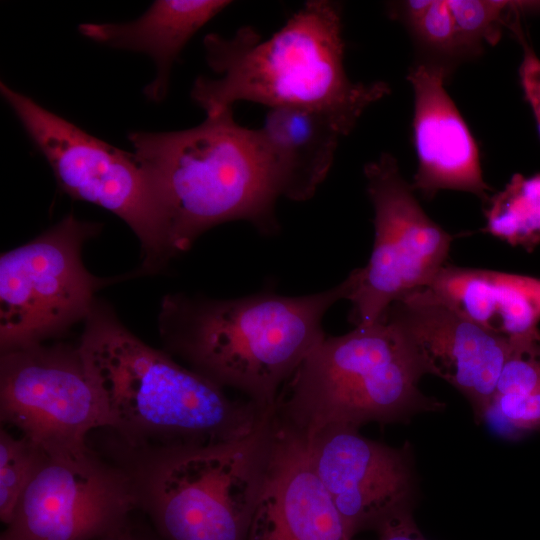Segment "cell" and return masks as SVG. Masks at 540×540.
Instances as JSON below:
<instances>
[{
    "instance_id": "6da1fadb",
    "label": "cell",
    "mask_w": 540,
    "mask_h": 540,
    "mask_svg": "<svg viewBox=\"0 0 540 540\" xmlns=\"http://www.w3.org/2000/svg\"><path fill=\"white\" fill-rule=\"evenodd\" d=\"M77 344L103 428L130 446L211 443L250 434L270 409L225 389L129 331L96 301Z\"/></svg>"
},
{
    "instance_id": "7a4b0ae2",
    "label": "cell",
    "mask_w": 540,
    "mask_h": 540,
    "mask_svg": "<svg viewBox=\"0 0 540 540\" xmlns=\"http://www.w3.org/2000/svg\"><path fill=\"white\" fill-rule=\"evenodd\" d=\"M351 272L322 292L285 296L261 291L234 299L185 294L164 298L159 330L169 354L220 387L274 408L289 379L325 337L322 320L349 299Z\"/></svg>"
},
{
    "instance_id": "3957f363",
    "label": "cell",
    "mask_w": 540,
    "mask_h": 540,
    "mask_svg": "<svg viewBox=\"0 0 540 540\" xmlns=\"http://www.w3.org/2000/svg\"><path fill=\"white\" fill-rule=\"evenodd\" d=\"M128 139L157 199L172 257L224 222L279 232L280 181L259 131L239 125L232 109L190 129L131 132Z\"/></svg>"
},
{
    "instance_id": "277c9868",
    "label": "cell",
    "mask_w": 540,
    "mask_h": 540,
    "mask_svg": "<svg viewBox=\"0 0 540 540\" xmlns=\"http://www.w3.org/2000/svg\"><path fill=\"white\" fill-rule=\"evenodd\" d=\"M206 61L219 76H199L191 98L207 116L251 101L270 108L302 106L332 112L355 126L364 111L390 93L387 83H356L344 67L341 5L307 1L269 39L249 26L234 36L203 40Z\"/></svg>"
},
{
    "instance_id": "5b68a950",
    "label": "cell",
    "mask_w": 540,
    "mask_h": 540,
    "mask_svg": "<svg viewBox=\"0 0 540 540\" xmlns=\"http://www.w3.org/2000/svg\"><path fill=\"white\" fill-rule=\"evenodd\" d=\"M279 434L274 407L241 438L130 446L109 434L103 454L128 474L163 540H246Z\"/></svg>"
},
{
    "instance_id": "8992f818",
    "label": "cell",
    "mask_w": 540,
    "mask_h": 540,
    "mask_svg": "<svg viewBox=\"0 0 540 540\" xmlns=\"http://www.w3.org/2000/svg\"><path fill=\"white\" fill-rule=\"evenodd\" d=\"M422 375L410 342L386 311L371 325L319 342L283 387L275 414L303 440L329 428L406 421L443 408L419 390Z\"/></svg>"
},
{
    "instance_id": "52a82bcc",
    "label": "cell",
    "mask_w": 540,
    "mask_h": 540,
    "mask_svg": "<svg viewBox=\"0 0 540 540\" xmlns=\"http://www.w3.org/2000/svg\"><path fill=\"white\" fill-rule=\"evenodd\" d=\"M0 92L70 197L105 208L138 237L140 272L163 269L173 258L150 181L134 153L123 151L47 110L3 81Z\"/></svg>"
},
{
    "instance_id": "ba28073f",
    "label": "cell",
    "mask_w": 540,
    "mask_h": 540,
    "mask_svg": "<svg viewBox=\"0 0 540 540\" xmlns=\"http://www.w3.org/2000/svg\"><path fill=\"white\" fill-rule=\"evenodd\" d=\"M100 224L73 214L0 258V349L41 344L85 320L94 294L117 278H99L85 268L81 249Z\"/></svg>"
},
{
    "instance_id": "9c48e42d",
    "label": "cell",
    "mask_w": 540,
    "mask_h": 540,
    "mask_svg": "<svg viewBox=\"0 0 540 540\" xmlns=\"http://www.w3.org/2000/svg\"><path fill=\"white\" fill-rule=\"evenodd\" d=\"M375 237L367 265L354 269L350 320L375 323L405 295L427 287L445 266L453 236L421 208L414 189L387 153L364 167Z\"/></svg>"
},
{
    "instance_id": "30bf717a",
    "label": "cell",
    "mask_w": 540,
    "mask_h": 540,
    "mask_svg": "<svg viewBox=\"0 0 540 540\" xmlns=\"http://www.w3.org/2000/svg\"><path fill=\"white\" fill-rule=\"evenodd\" d=\"M137 512L128 474L104 454L44 452L0 540H97Z\"/></svg>"
},
{
    "instance_id": "8fae6325",
    "label": "cell",
    "mask_w": 540,
    "mask_h": 540,
    "mask_svg": "<svg viewBox=\"0 0 540 540\" xmlns=\"http://www.w3.org/2000/svg\"><path fill=\"white\" fill-rule=\"evenodd\" d=\"M0 419L51 455H76L102 429L78 346L43 343L1 352Z\"/></svg>"
},
{
    "instance_id": "7c38bea8",
    "label": "cell",
    "mask_w": 540,
    "mask_h": 540,
    "mask_svg": "<svg viewBox=\"0 0 540 540\" xmlns=\"http://www.w3.org/2000/svg\"><path fill=\"white\" fill-rule=\"evenodd\" d=\"M312 466L346 529H378L409 510L414 477L407 448L362 436L356 429L329 428L304 440Z\"/></svg>"
},
{
    "instance_id": "4fadbf2b",
    "label": "cell",
    "mask_w": 540,
    "mask_h": 540,
    "mask_svg": "<svg viewBox=\"0 0 540 540\" xmlns=\"http://www.w3.org/2000/svg\"><path fill=\"white\" fill-rule=\"evenodd\" d=\"M410 342L424 374H433L469 401L484 421L511 342L462 317L423 289L386 310Z\"/></svg>"
},
{
    "instance_id": "5bb4252c",
    "label": "cell",
    "mask_w": 540,
    "mask_h": 540,
    "mask_svg": "<svg viewBox=\"0 0 540 540\" xmlns=\"http://www.w3.org/2000/svg\"><path fill=\"white\" fill-rule=\"evenodd\" d=\"M446 67L422 63L407 79L414 91L413 135L418 168L411 184L425 197L452 189L485 202L492 191L482 175L476 142L444 88Z\"/></svg>"
},
{
    "instance_id": "9a60e30c",
    "label": "cell",
    "mask_w": 540,
    "mask_h": 540,
    "mask_svg": "<svg viewBox=\"0 0 540 540\" xmlns=\"http://www.w3.org/2000/svg\"><path fill=\"white\" fill-rule=\"evenodd\" d=\"M279 427L273 463L246 540H353L312 466L304 440Z\"/></svg>"
},
{
    "instance_id": "2e32d148",
    "label": "cell",
    "mask_w": 540,
    "mask_h": 540,
    "mask_svg": "<svg viewBox=\"0 0 540 540\" xmlns=\"http://www.w3.org/2000/svg\"><path fill=\"white\" fill-rule=\"evenodd\" d=\"M422 289L511 343L540 340V277L445 265Z\"/></svg>"
},
{
    "instance_id": "e0dca14e",
    "label": "cell",
    "mask_w": 540,
    "mask_h": 540,
    "mask_svg": "<svg viewBox=\"0 0 540 540\" xmlns=\"http://www.w3.org/2000/svg\"><path fill=\"white\" fill-rule=\"evenodd\" d=\"M354 127L326 110L302 106L269 109L258 131L284 198L300 202L314 196L330 171L339 141Z\"/></svg>"
},
{
    "instance_id": "ac0fdd59",
    "label": "cell",
    "mask_w": 540,
    "mask_h": 540,
    "mask_svg": "<svg viewBox=\"0 0 540 540\" xmlns=\"http://www.w3.org/2000/svg\"><path fill=\"white\" fill-rule=\"evenodd\" d=\"M230 4L226 0H158L132 22L84 23L79 31L96 42L149 55L157 71L144 94L159 102L166 96L172 65L184 46Z\"/></svg>"
},
{
    "instance_id": "d6986e66",
    "label": "cell",
    "mask_w": 540,
    "mask_h": 540,
    "mask_svg": "<svg viewBox=\"0 0 540 540\" xmlns=\"http://www.w3.org/2000/svg\"><path fill=\"white\" fill-rule=\"evenodd\" d=\"M486 203L484 232L530 252L540 244V173L514 174Z\"/></svg>"
},
{
    "instance_id": "ffe728a7",
    "label": "cell",
    "mask_w": 540,
    "mask_h": 540,
    "mask_svg": "<svg viewBox=\"0 0 540 540\" xmlns=\"http://www.w3.org/2000/svg\"><path fill=\"white\" fill-rule=\"evenodd\" d=\"M460 54L495 45L504 26L512 28L520 15L540 11V1L448 0Z\"/></svg>"
},
{
    "instance_id": "44dd1931",
    "label": "cell",
    "mask_w": 540,
    "mask_h": 540,
    "mask_svg": "<svg viewBox=\"0 0 540 540\" xmlns=\"http://www.w3.org/2000/svg\"><path fill=\"white\" fill-rule=\"evenodd\" d=\"M44 451L28 438L0 430V519L8 525Z\"/></svg>"
},
{
    "instance_id": "7402d4cb",
    "label": "cell",
    "mask_w": 540,
    "mask_h": 540,
    "mask_svg": "<svg viewBox=\"0 0 540 540\" xmlns=\"http://www.w3.org/2000/svg\"><path fill=\"white\" fill-rule=\"evenodd\" d=\"M484 421L510 439L540 430V393L494 395Z\"/></svg>"
},
{
    "instance_id": "603a6c76",
    "label": "cell",
    "mask_w": 540,
    "mask_h": 540,
    "mask_svg": "<svg viewBox=\"0 0 540 540\" xmlns=\"http://www.w3.org/2000/svg\"><path fill=\"white\" fill-rule=\"evenodd\" d=\"M531 393H540V340L511 343L494 395Z\"/></svg>"
},
{
    "instance_id": "cb8c5ba5",
    "label": "cell",
    "mask_w": 540,
    "mask_h": 540,
    "mask_svg": "<svg viewBox=\"0 0 540 540\" xmlns=\"http://www.w3.org/2000/svg\"><path fill=\"white\" fill-rule=\"evenodd\" d=\"M512 31L519 38L523 47L524 53L519 67V78L540 133V58L528 44L520 24Z\"/></svg>"
},
{
    "instance_id": "d4e9b609",
    "label": "cell",
    "mask_w": 540,
    "mask_h": 540,
    "mask_svg": "<svg viewBox=\"0 0 540 540\" xmlns=\"http://www.w3.org/2000/svg\"><path fill=\"white\" fill-rule=\"evenodd\" d=\"M377 531L379 540H426L415 525L410 509L386 520Z\"/></svg>"
},
{
    "instance_id": "484cf974",
    "label": "cell",
    "mask_w": 540,
    "mask_h": 540,
    "mask_svg": "<svg viewBox=\"0 0 540 540\" xmlns=\"http://www.w3.org/2000/svg\"><path fill=\"white\" fill-rule=\"evenodd\" d=\"M139 513L140 511L120 530L97 540H163L149 521L143 520Z\"/></svg>"
}]
</instances>
